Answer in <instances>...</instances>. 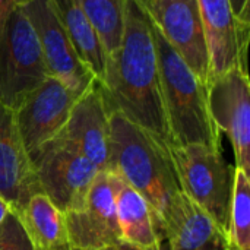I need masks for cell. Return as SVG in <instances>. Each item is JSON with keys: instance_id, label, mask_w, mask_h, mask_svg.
I'll list each match as a JSON object with an SVG mask.
<instances>
[{"instance_id": "cell-1", "label": "cell", "mask_w": 250, "mask_h": 250, "mask_svg": "<svg viewBox=\"0 0 250 250\" xmlns=\"http://www.w3.org/2000/svg\"><path fill=\"white\" fill-rule=\"evenodd\" d=\"M97 82L108 113L123 114L167 146L171 145L155 42L148 13L139 0H126L122 41L107 56L103 78Z\"/></svg>"}, {"instance_id": "cell-2", "label": "cell", "mask_w": 250, "mask_h": 250, "mask_svg": "<svg viewBox=\"0 0 250 250\" xmlns=\"http://www.w3.org/2000/svg\"><path fill=\"white\" fill-rule=\"evenodd\" d=\"M108 168L152 208L161 229L179 195L180 183L168 146L117 111L110 113Z\"/></svg>"}, {"instance_id": "cell-3", "label": "cell", "mask_w": 250, "mask_h": 250, "mask_svg": "<svg viewBox=\"0 0 250 250\" xmlns=\"http://www.w3.org/2000/svg\"><path fill=\"white\" fill-rule=\"evenodd\" d=\"M149 18V16H148ZM155 42L161 97L173 146L204 145L220 149V132L208 110L207 85L192 72L149 19Z\"/></svg>"}, {"instance_id": "cell-4", "label": "cell", "mask_w": 250, "mask_h": 250, "mask_svg": "<svg viewBox=\"0 0 250 250\" xmlns=\"http://www.w3.org/2000/svg\"><path fill=\"white\" fill-rule=\"evenodd\" d=\"M182 192L204 209L221 229L229 230L234 186V167L221 149L204 145L168 146Z\"/></svg>"}, {"instance_id": "cell-5", "label": "cell", "mask_w": 250, "mask_h": 250, "mask_svg": "<svg viewBox=\"0 0 250 250\" xmlns=\"http://www.w3.org/2000/svg\"><path fill=\"white\" fill-rule=\"evenodd\" d=\"M48 76L35 29L16 6L0 32V104L15 111Z\"/></svg>"}, {"instance_id": "cell-6", "label": "cell", "mask_w": 250, "mask_h": 250, "mask_svg": "<svg viewBox=\"0 0 250 250\" xmlns=\"http://www.w3.org/2000/svg\"><path fill=\"white\" fill-rule=\"evenodd\" d=\"M42 195L63 214L83 209L100 170L60 136L41 146L31 160Z\"/></svg>"}, {"instance_id": "cell-7", "label": "cell", "mask_w": 250, "mask_h": 250, "mask_svg": "<svg viewBox=\"0 0 250 250\" xmlns=\"http://www.w3.org/2000/svg\"><path fill=\"white\" fill-rule=\"evenodd\" d=\"M208 110L218 132L233 145L236 167L250 174V85L249 75L234 67L212 78L207 85Z\"/></svg>"}, {"instance_id": "cell-8", "label": "cell", "mask_w": 250, "mask_h": 250, "mask_svg": "<svg viewBox=\"0 0 250 250\" xmlns=\"http://www.w3.org/2000/svg\"><path fill=\"white\" fill-rule=\"evenodd\" d=\"M79 97L48 76L13 111L19 138L31 160L42 145L62 132Z\"/></svg>"}, {"instance_id": "cell-9", "label": "cell", "mask_w": 250, "mask_h": 250, "mask_svg": "<svg viewBox=\"0 0 250 250\" xmlns=\"http://www.w3.org/2000/svg\"><path fill=\"white\" fill-rule=\"evenodd\" d=\"M152 23L205 85L209 54L198 0H139Z\"/></svg>"}, {"instance_id": "cell-10", "label": "cell", "mask_w": 250, "mask_h": 250, "mask_svg": "<svg viewBox=\"0 0 250 250\" xmlns=\"http://www.w3.org/2000/svg\"><path fill=\"white\" fill-rule=\"evenodd\" d=\"M21 7L35 29L48 75L75 94L83 95L94 83L95 76L79 59L50 0H31Z\"/></svg>"}, {"instance_id": "cell-11", "label": "cell", "mask_w": 250, "mask_h": 250, "mask_svg": "<svg viewBox=\"0 0 250 250\" xmlns=\"http://www.w3.org/2000/svg\"><path fill=\"white\" fill-rule=\"evenodd\" d=\"M198 7L209 54V81L234 67L248 73L250 23L237 21L230 0H198Z\"/></svg>"}, {"instance_id": "cell-12", "label": "cell", "mask_w": 250, "mask_h": 250, "mask_svg": "<svg viewBox=\"0 0 250 250\" xmlns=\"http://www.w3.org/2000/svg\"><path fill=\"white\" fill-rule=\"evenodd\" d=\"M63 215L72 249L100 250L122 243L114 190L107 171L95 177L83 209Z\"/></svg>"}, {"instance_id": "cell-13", "label": "cell", "mask_w": 250, "mask_h": 250, "mask_svg": "<svg viewBox=\"0 0 250 250\" xmlns=\"http://www.w3.org/2000/svg\"><path fill=\"white\" fill-rule=\"evenodd\" d=\"M110 113L97 79L75 103L70 116L57 135L76 148L100 171L108 168Z\"/></svg>"}, {"instance_id": "cell-14", "label": "cell", "mask_w": 250, "mask_h": 250, "mask_svg": "<svg viewBox=\"0 0 250 250\" xmlns=\"http://www.w3.org/2000/svg\"><path fill=\"white\" fill-rule=\"evenodd\" d=\"M37 193L41 190L19 138L13 111L0 104V196L19 214Z\"/></svg>"}, {"instance_id": "cell-15", "label": "cell", "mask_w": 250, "mask_h": 250, "mask_svg": "<svg viewBox=\"0 0 250 250\" xmlns=\"http://www.w3.org/2000/svg\"><path fill=\"white\" fill-rule=\"evenodd\" d=\"M168 250H230L229 236L183 192L163 224Z\"/></svg>"}, {"instance_id": "cell-16", "label": "cell", "mask_w": 250, "mask_h": 250, "mask_svg": "<svg viewBox=\"0 0 250 250\" xmlns=\"http://www.w3.org/2000/svg\"><path fill=\"white\" fill-rule=\"evenodd\" d=\"M108 176L114 190L122 242L142 250H161L164 234L152 208L120 177L111 173Z\"/></svg>"}, {"instance_id": "cell-17", "label": "cell", "mask_w": 250, "mask_h": 250, "mask_svg": "<svg viewBox=\"0 0 250 250\" xmlns=\"http://www.w3.org/2000/svg\"><path fill=\"white\" fill-rule=\"evenodd\" d=\"M51 7L69 35L79 59L92 72L97 81L103 78L107 53L85 16L78 0H50Z\"/></svg>"}, {"instance_id": "cell-18", "label": "cell", "mask_w": 250, "mask_h": 250, "mask_svg": "<svg viewBox=\"0 0 250 250\" xmlns=\"http://www.w3.org/2000/svg\"><path fill=\"white\" fill-rule=\"evenodd\" d=\"M16 215L19 217L34 250L70 249L64 215L45 195H34L23 211Z\"/></svg>"}, {"instance_id": "cell-19", "label": "cell", "mask_w": 250, "mask_h": 250, "mask_svg": "<svg viewBox=\"0 0 250 250\" xmlns=\"http://www.w3.org/2000/svg\"><path fill=\"white\" fill-rule=\"evenodd\" d=\"M78 1L108 56L119 47L123 37L126 0H78Z\"/></svg>"}, {"instance_id": "cell-20", "label": "cell", "mask_w": 250, "mask_h": 250, "mask_svg": "<svg viewBox=\"0 0 250 250\" xmlns=\"http://www.w3.org/2000/svg\"><path fill=\"white\" fill-rule=\"evenodd\" d=\"M227 236L230 250H250V180L249 174L239 167H234Z\"/></svg>"}, {"instance_id": "cell-21", "label": "cell", "mask_w": 250, "mask_h": 250, "mask_svg": "<svg viewBox=\"0 0 250 250\" xmlns=\"http://www.w3.org/2000/svg\"><path fill=\"white\" fill-rule=\"evenodd\" d=\"M0 250H34L19 217L12 209L0 224Z\"/></svg>"}, {"instance_id": "cell-22", "label": "cell", "mask_w": 250, "mask_h": 250, "mask_svg": "<svg viewBox=\"0 0 250 250\" xmlns=\"http://www.w3.org/2000/svg\"><path fill=\"white\" fill-rule=\"evenodd\" d=\"M230 4L237 21L250 23V0H230Z\"/></svg>"}, {"instance_id": "cell-23", "label": "cell", "mask_w": 250, "mask_h": 250, "mask_svg": "<svg viewBox=\"0 0 250 250\" xmlns=\"http://www.w3.org/2000/svg\"><path fill=\"white\" fill-rule=\"evenodd\" d=\"M18 6L16 0H0V32L9 18V15L12 13V10Z\"/></svg>"}, {"instance_id": "cell-24", "label": "cell", "mask_w": 250, "mask_h": 250, "mask_svg": "<svg viewBox=\"0 0 250 250\" xmlns=\"http://www.w3.org/2000/svg\"><path fill=\"white\" fill-rule=\"evenodd\" d=\"M69 250H78V249H72V248H70ZM100 250H142V249H138V248H135V246H130V245H127V243L122 242V243H119V245H114V246L104 248V249H100Z\"/></svg>"}, {"instance_id": "cell-25", "label": "cell", "mask_w": 250, "mask_h": 250, "mask_svg": "<svg viewBox=\"0 0 250 250\" xmlns=\"http://www.w3.org/2000/svg\"><path fill=\"white\" fill-rule=\"evenodd\" d=\"M10 211V207H9V204L0 196V224H1V221L4 220V217L7 215V212Z\"/></svg>"}, {"instance_id": "cell-26", "label": "cell", "mask_w": 250, "mask_h": 250, "mask_svg": "<svg viewBox=\"0 0 250 250\" xmlns=\"http://www.w3.org/2000/svg\"><path fill=\"white\" fill-rule=\"evenodd\" d=\"M16 1H18V6H21V4H25V3H28L31 0H16Z\"/></svg>"}]
</instances>
